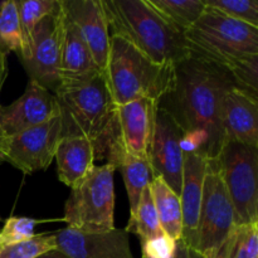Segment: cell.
I'll return each mask as SVG.
<instances>
[{"label": "cell", "mask_w": 258, "mask_h": 258, "mask_svg": "<svg viewBox=\"0 0 258 258\" xmlns=\"http://www.w3.org/2000/svg\"><path fill=\"white\" fill-rule=\"evenodd\" d=\"M35 258H67V257H66L64 254L59 251V249L55 248V249H52V251H49V252H45V253L40 254V256H38Z\"/></svg>", "instance_id": "cell-33"}, {"label": "cell", "mask_w": 258, "mask_h": 258, "mask_svg": "<svg viewBox=\"0 0 258 258\" xmlns=\"http://www.w3.org/2000/svg\"><path fill=\"white\" fill-rule=\"evenodd\" d=\"M173 258H190L189 253L186 252V249L184 248V246L180 243V242H178V247H176V253Z\"/></svg>", "instance_id": "cell-34"}, {"label": "cell", "mask_w": 258, "mask_h": 258, "mask_svg": "<svg viewBox=\"0 0 258 258\" xmlns=\"http://www.w3.org/2000/svg\"><path fill=\"white\" fill-rule=\"evenodd\" d=\"M222 127L226 139L258 148L257 98L233 87L222 102Z\"/></svg>", "instance_id": "cell-17"}, {"label": "cell", "mask_w": 258, "mask_h": 258, "mask_svg": "<svg viewBox=\"0 0 258 258\" xmlns=\"http://www.w3.org/2000/svg\"><path fill=\"white\" fill-rule=\"evenodd\" d=\"M54 159L59 180L73 189L95 166V145L86 138L60 139Z\"/></svg>", "instance_id": "cell-19"}, {"label": "cell", "mask_w": 258, "mask_h": 258, "mask_svg": "<svg viewBox=\"0 0 258 258\" xmlns=\"http://www.w3.org/2000/svg\"><path fill=\"white\" fill-rule=\"evenodd\" d=\"M60 141L59 115L35 127L7 138L0 160L24 174L45 170L53 161Z\"/></svg>", "instance_id": "cell-11"}, {"label": "cell", "mask_w": 258, "mask_h": 258, "mask_svg": "<svg viewBox=\"0 0 258 258\" xmlns=\"http://www.w3.org/2000/svg\"><path fill=\"white\" fill-rule=\"evenodd\" d=\"M17 4L23 35V53L19 59L23 60L29 53L34 29L45 17L59 9L60 0H22Z\"/></svg>", "instance_id": "cell-23"}, {"label": "cell", "mask_w": 258, "mask_h": 258, "mask_svg": "<svg viewBox=\"0 0 258 258\" xmlns=\"http://www.w3.org/2000/svg\"><path fill=\"white\" fill-rule=\"evenodd\" d=\"M149 5L176 32L190 29L206 10L203 0H148Z\"/></svg>", "instance_id": "cell-22"}, {"label": "cell", "mask_w": 258, "mask_h": 258, "mask_svg": "<svg viewBox=\"0 0 258 258\" xmlns=\"http://www.w3.org/2000/svg\"><path fill=\"white\" fill-rule=\"evenodd\" d=\"M206 7L258 28V0H203Z\"/></svg>", "instance_id": "cell-27"}, {"label": "cell", "mask_w": 258, "mask_h": 258, "mask_svg": "<svg viewBox=\"0 0 258 258\" xmlns=\"http://www.w3.org/2000/svg\"><path fill=\"white\" fill-rule=\"evenodd\" d=\"M67 19L77 28L81 37L101 71H105L110 53V27L102 0H60Z\"/></svg>", "instance_id": "cell-15"}, {"label": "cell", "mask_w": 258, "mask_h": 258, "mask_svg": "<svg viewBox=\"0 0 258 258\" xmlns=\"http://www.w3.org/2000/svg\"><path fill=\"white\" fill-rule=\"evenodd\" d=\"M236 224L234 209L224 186L218 161L209 159L191 258H217Z\"/></svg>", "instance_id": "cell-7"}, {"label": "cell", "mask_w": 258, "mask_h": 258, "mask_svg": "<svg viewBox=\"0 0 258 258\" xmlns=\"http://www.w3.org/2000/svg\"><path fill=\"white\" fill-rule=\"evenodd\" d=\"M98 72L102 71L93 60L92 54L80 32L64 15L60 52V83L77 82L92 77Z\"/></svg>", "instance_id": "cell-18"}, {"label": "cell", "mask_w": 258, "mask_h": 258, "mask_svg": "<svg viewBox=\"0 0 258 258\" xmlns=\"http://www.w3.org/2000/svg\"><path fill=\"white\" fill-rule=\"evenodd\" d=\"M55 248L54 234H35L28 241L0 247V258H35Z\"/></svg>", "instance_id": "cell-28"}, {"label": "cell", "mask_w": 258, "mask_h": 258, "mask_svg": "<svg viewBox=\"0 0 258 258\" xmlns=\"http://www.w3.org/2000/svg\"><path fill=\"white\" fill-rule=\"evenodd\" d=\"M156 108L158 103L146 98L115 106L107 138V163L120 154L148 159Z\"/></svg>", "instance_id": "cell-9"}, {"label": "cell", "mask_w": 258, "mask_h": 258, "mask_svg": "<svg viewBox=\"0 0 258 258\" xmlns=\"http://www.w3.org/2000/svg\"><path fill=\"white\" fill-rule=\"evenodd\" d=\"M59 115L54 93L29 80L24 93L9 106L2 107L0 126L8 136L35 127Z\"/></svg>", "instance_id": "cell-14"}, {"label": "cell", "mask_w": 258, "mask_h": 258, "mask_svg": "<svg viewBox=\"0 0 258 258\" xmlns=\"http://www.w3.org/2000/svg\"><path fill=\"white\" fill-rule=\"evenodd\" d=\"M8 54L9 53L3 49L2 45H0V90H2L8 76Z\"/></svg>", "instance_id": "cell-32"}, {"label": "cell", "mask_w": 258, "mask_h": 258, "mask_svg": "<svg viewBox=\"0 0 258 258\" xmlns=\"http://www.w3.org/2000/svg\"><path fill=\"white\" fill-rule=\"evenodd\" d=\"M103 75L115 106L143 98L158 103L173 85L174 67L158 64L127 40L111 34Z\"/></svg>", "instance_id": "cell-4"}, {"label": "cell", "mask_w": 258, "mask_h": 258, "mask_svg": "<svg viewBox=\"0 0 258 258\" xmlns=\"http://www.w3.org/2000/svg\"><path fill=\"white\" fill-rule=\"evenodd\" d=\"M150 190L164 234L179 242L183 229L180 198L160 176L151 179Z\"/></svg>", "instance_id": "cell-20"}, {"label": "cell", "mask_w": 258, "mask_h": 258, "mask_svg": "<svg viewBox=\"0 0 258 258\" xmlns=\"http://www.w3.org/2000/svg\"><path fill=\"white\" fill-rule=\"evenodd\" d=\"M60 118V139L86 138L96 158H106L115 103L103 72L77 82L60 83L54 91Z\"/></svg>", "instance_id": "cell-3"}, {"label": "cell", "mask_w": 258, "mask_h": 258, "mask_svg": "<svg viewBox=\"0 0 258 258\" xmlns=\"http://www.w3.org/2000/svg\"><path fill=\"white\" fill-rule=\"evenodd\" d=\"M233 87L237 86L227 68L190 54L174 67L173 85L158 107L174 118L183 134H203L208 140V160L217 159L226 141L222 102Z\"/></svg>", "instance_id": "cell-1"}, {"label": "cell", "mask_w": 258, "mask_h": 258, "mask_svg": "<svg viewBox=\"0 0 258 258\" xmlns=\"http://www.w3.org/2000/svg\"><path fill=\"white\" fill-rule=\"evenodd\" d=\"M184 37L191 54L228 71L242 60L258 55V28L208 7Z\"/></svg>", "instance_id": "cell-5"}, {"label": "cell", "mask_w": 258, "mask_h": 258, "mask_svg": "<svg viewBox=\"0 0 258 258\" xmlns=\"http://www.w3.org/2000/svg\"><path fill=\"white\" fill-rule=\"evenodd\" d=\"M217 161L237 224L258 223V148L226 139Z\"/></svg>", "instance_id": "cell-8"}, {"label": "cell", "mask_w": 258, "mask_h": 258, "mask_svg": "<svg viewBox=\"0 0 258 258\" xmlns=\"http://www.w3.org/2000/svg\"><path fill=\"white\" fill-rule=\"evenodd\" d=\"M0 91H2V90H0ZM2 107H3V106L0 105V111H2ZM7 138H8V135L4 133V131H3L2 126H0V153H2L3 148H4V144H5V141H7Z\"/></svg>", "instance_id": "cell-35"}, {"label": "cell", "mask_w": 258, "mask_h": 258, "mask_svg": "<svg viewBox=\"0 0 258 258\" xmlns=\"http://www.w3.org/2000/svg\"><path fill=\"white\" fill-rule=\"evenodd\" d=\"M110 32L158 64L175 67L191 54L185 37L168 24L148 0H102Z\"/></svg>", "instance_id": "cell-2"}, {"label": "cell", "mask_w": 258, "mask_h": 258, "mask_svg": "<svg viewBox=\"0 0 258 258\" xmlns=\"http://www.w3.org/2000/svg\"><path fill=\"white\" fill-rule=\"evenodd\" d=\"M208 159L201 154H184L183 178L179 198L183 214V229L180 243L189 254L191 253L198 226L199 211L203 197L204 176Z\"/></svg>", "instance_id": "cell-16"}, {"label": "cell", "mask_w": 258, "mask_h": 258, "mask_svg": "<svg viewBox=\"0 0 258 258\" xmlns=\"http://www.w3.org/2000/svg\"><path fill=\"white\" fill-rule=\"evenodd\" d=\"M217 258H258V223L236 224Z\"/></svg>", "instance_id": "cell-25"}, {"label": "cell", "mask_w": 258, "mask_h": 258, "mask_svg": "<svg viewBox=\"0 0 258 258\" xmlns=\"http://www.w3.org/2000/svg\"><path fill=\"white\" fill-rule=\"evenodd\" d=\"M112 163L95 165L71 191L64 206L63 221L67 227L85 232H103L115 228V175Z\"/></svg>", "instance_id": "cell-6"}, {"label": "cell", "mask_w": 258, "mask_h": 258, "mask_svg": "<svg viewBox=\"0 0 258 258\" xmlns=\"http://www.w3.org/2000/svg\"><path fill=\"white\" fill-rule=\"evenodd\" d=\"M237 88L257 98L258 92V55L242 60L229 70Z\"/></svg>", "instance_id": "cell-30"}, {"label": "cell", "mask_w": 258, "mask_h": 258, "mask_svg": "<svg viewBox=\"0 0 258 258\" xmlns=\"http://www.w3.org/2000/svg\"><path fill=\"white\" fill-rule=\"evenodd\" d=\"M108 163L115 164L116 169L121 171L130 203V216H134L144 189L150 185L153 179L149 159L138 158L130 154H120Z\"/></svg>", "instance_id": "cell-21"}, {"label": "cell", "mask_w": 258, "mask_h": 258, "mask_svg": "<svg viewBox=\"0 0 258 258\" xmlns=\"http://www.w3.org/2000/svg\"><path fill=\"white\" fill-rule=\"evenodd\" d=\"M183 131L166 111L156 108L153 136L149 146V164L153 178L160 176L176 194H180L184 154L180 149Z\"/></svg>", "instance_id": "cell-12"}, {"label": "cell", "mask_w": 258, "mask_h": 258, "mask_svg": "<svg viewBox=\"0 0 258 258\" xmlns=\"http://www.w3.org/2000/svg\"><path fill=\"white\" fill-rule=\"evenodd\" d=\"M0 45L8 53H23V35L17 0L0 3Z\"/></svg>", "instance_id": "cell-26"}, {"label": "cell", "mask_w": 258, "mask_h": 258, "mask_svg": "<svg viewBox=\"0 0 258 258\" xmlns=\"http://www.w3.org/2000/svg\"><path fill=\"white\" fill-rule=\"evenodd\" d=\"M64 15L60 8L45 17L34 29L29 53L22 60L29 80L48 91H55L60 83V52Z\"/></svg>", "instance_id": "cell-10"}, {"label": "cell", "mask_w": 258, "mask_h": 258, "mask_svg": "<svg viewBox=\"0 0 258 258\" xmlns=\"http://www.w3.org/2000/svg\"><path fill=\"white\" fill-rule=\"evenodd\" d=\"M125 231L127 233H135L136 236H139L140 242H145L164 233L154 206L150 185L144 189L138 209L134 216H130V221Z\"/></svg>", "instance_id": "cell-24"}, {"label": "cell", "mask_w": 258, "mask_h": 258, "mask_svg": "<svg viewBox=\"0 0 258 258\" xmlns=\"http://www.w3.org/2000/svg\"><path fill=\"white\" fill-rule=\"evenodd\" d=\"M176 247L178 242L164 233L141 242L143 258H173L176 253Z\"/></svg>", "instance_id": "cell-31"}, {"label": "cell", "mask_w": 258, "mask_h": 258, "mask_svg": "<svg viewBox=\"0 0 258 258\" xmlns=\"http://www.w3.org/2000/svg\"><path fill=\"white\" fill-rule=\"evenodd\" d=\"M53 234L55 246L67 258H134L125 229L85 232L66 227Z\"/></svg>", "instance_id": "cell-13"}, {"label": "cell", "mask_w": 258, "mask_h": 258, "mask_svg": "<svg viewBox=\"0 0 258 258\" xmlns=\"http://www.w3.org/2000/svg\"><path fill=\"white\" fill-rule=\"evenodd\" d=\"M44 222L28 217H10L0 229V247L10 246L33 238L35 236V227Z\"/></svg>", "instance_id": "cell-29"}]
</instances>
